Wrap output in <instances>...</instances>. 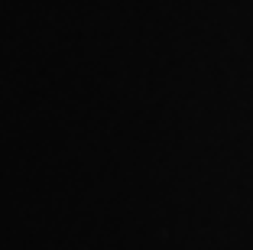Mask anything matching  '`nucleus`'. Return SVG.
<instances>
[]
</instances>
